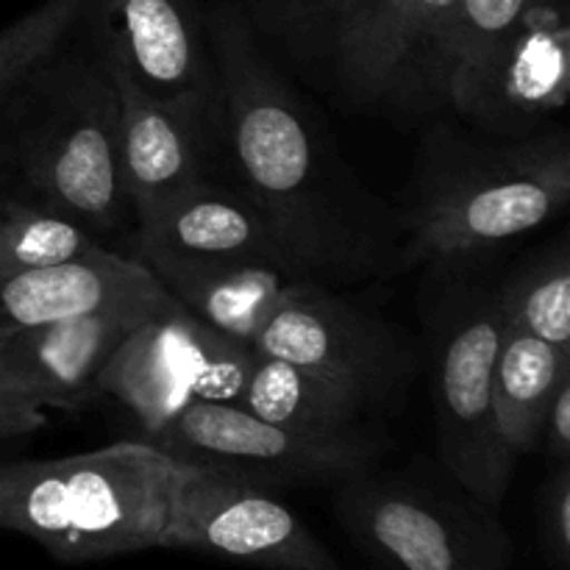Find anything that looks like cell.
I'll return each mask as SVG.
<instances>
[{
    "instance_id": "1",
    "label": "cell",
    "mask_w": 570,
    "mask_h": 570,
    "mask_svg": "<svg viewBox=\"0 0 570 570\" xmlns=\"http://www.w3.org/2000/svg\"><path fill=\"white\" fill-rule=\"evenodd\" d=\"M228 178L306 278L348 284L404 271L399 209L362 184L332 134L267 59L237 3L206 14Z\"/></svg>"
},
{
    "instance_id": "2",
    "label": "cell",
    "mask_w": 570,
    "mask_h": 570,
    "mask_svg": "<svg viewBox=\"0 0 570 570\" xmlns=\"http://www.w3.org/2000/svg\"><path fill=\"white\" fill-rule=\"evenodd\" d=\"M570 198V139L546 128L527 139L434 126L401 193L404 271L460 267L538 232Z\"/></svg>"
},
{
    "instance_id": "3",
    "label": "cell",
    "mask_w": 570,
    "mask_h": 570,
    "mask_svg": "<svg viewBox=\"0 0 570 570\" xmlns=\"http://www.w3.org/2000/svg\"><path fill=\"white\" fill-rule=\"evenodd\" d=\"M14 195L70 217L95 239L126 228L117 92L98 50H59L0 109ZM134 215V212H131Z\"/></svg>"
},
{
    "instance_id": "4",
    "label": "cell",
    "mask_w": 570,
    "mask_h": 570,
    "mask_svg": "<svg viewBox=\"0 0 570 570\" xmlns=\"http://www.w3.org/2000/svg\"><path fill=\"white\" fill-rule=\"evenodd\" d=\"M178 460L145 440L0 465V529L67 566L161 549Z\"/></svg>"
},
{
    "instance_id": "5",
    "label": "cell",
    "mask_w": 570,
    "mask_h": 570,
    "mask_svg": "<svg viewBox=\"0 0 570 570\" xmlns=\"http://www.w3.org/2000/svg\"><path fill=\"white\" fill-rule=\"evenodd\" d=\"M332 507L371 570H510L515 543L499 512L440 465L365 468L332 488Z\"/></svg>"
},
{
    "instance_id": "6",
    "label": "cell",
    "mask_w": 570,
    "mask_h": 570,
    "mask_svg": "<svg viewBox=\"0 0 570 570\" xmlns=\"http://www.w3.org/2000/svg\"><path fill=\"white\" fill-rule=\"evenodd\" d=\"M432 404L440 465L460 488L501 512L518 456L493 410V367L504 337L495 287L451 289L432 312Z\"/></svg>"
},
{
    "instance_id": "7",
    "label": "cell",
    "mask_w": 570,
    "mask_h": 570,
    "mask_svg": "<svg viewBox=\"0 0 570 570\" xmlns=\"http://www.w3.org/2000/svg\"><path fill=\"white\" fill-rule=\"evenodd\" d=\"M254 348L328 379L382 421L401 412L417 376V351L399 326L312 278L284 293Z\"/></svg>"
},
{
    "instance_id": "8",
    "label": "cell",
    "mask_w": 570,
    "mask_h": 570,
    "mask_svg": "<svg viewBox=\"0 0 570 570\" xmlns=\"http://www.w3.org/2000/svg\"><path fill=\"white\" fill-rule=\"evenodd\" d=\"M150 443L181 462L278 493L334 488L343 479L379 465L390 438L384 426L334 434L298 432L262 421L234 404H195Z\"/></svg>"
},
{
    "instance_id": "9",
    "label": "cell",
    "mask_w": 570,
    "mask_h": 570,
    "mask_svg": "<svg viewBox=\"0 0 570 570\" xmlns=\"http://www.w3.org/2000/svg\"><path fill=\"white\" fill-rule=\"evenodd\" d=\"M259 351L217 332L178 301L145 317L106 362L100 399L131 412L145 443L195 404H237Z\"/></svg>"
},
{
    "instance_id": "10",
    "label": "cell",
    "mask_w": 570,
    "mask_h": 570,
    "mask_svg": "<svg viewBox=\"0 0 570 570\" xmlns=\"http://www.w3.org/2000/svg\"><path fill=\"white\" fill-rule=\"evenodd\" d=\"M161 549L259 570H348L276 493L181 460Z\"/></svg>"
},
{
    "instance_id": "11",
    "label": "cell",
    "mask_w": 570,
    "mask_h": 570,
    "mask_svg": "<svg viewBox=\"0 0 570 570\" xmlns=\"http://www.w3.org/2000/svg\"><path fill=\"white\" fill-rule=\"evenodd\" d=\"M566 0H532L523 20L451 81L449 106L479 134L527 139L568 104Z\"/></svg>"
},
{
    "instance_id": "12",
    "label": "cell",
    "mask_w": 570,
    "mask_h": 570,
    "mask_svg": "<svg viewBox=\"0 0 570 570\" xmlns=\"http://www.w3.org/2000/svg\"><path fill=\"white\" fill-rule=\"evenodd\" d=\"M95 50L117 92L120 170L134 217L223 170V115L189 100L156 98L115 56Z\"/></svg>"
},
{
    "instance_id": "13",
    "label": "cell",
    "mask_w": 570,
    "mask_h": 570,
    "mask_svg": "<svg viewBox=\"0 0 570 570\" xmlns=\"http://www.w3.org/2000/svg\"><path fill=\"white\" fill-rule=\"evenodd\" d=\"M81 22L95 48L115 56L156 98L189 100L220 115L198 0H87Z\"/></svg>"
},
{
    "instance_id": "14",
    "label": "cell",
    "mask_w": 570,
    "mask_h": 570,
    "mask_svg": "<svg viewBox=\"0 0 570 570\" xmlns=\"http://www.w3.org/2000/svg\"><path fill=\"white\" fill-rule=\"evenodd\" d=\"M154 312L159 309L81 312L9 334L0 340V387L45 410H83L100 399L98 379L106 362Z\"/></svg>"
},
{
    "instance_id": "15",
    "label": "cell",
    "mask_w": 570,
    "mask_h": 570,
    "mask_svg": "<svg viewBox=\"0 0 570 570\" xmlns=\"http://www.w3.org/2000/svg\"><path fill=\"white\" fill-rule=\"evenodd\" d=\"M134 223V250H154L178 259L273 262L301 273L265 215L232 178L212 176L189 184L181 193L139 212Z\"/></svg>"
},
{
    "instance_id": "16",
    "label": "cell",
    "mask_w": 570,
    "mask_h": 570,
    "mask_svg": "<svg viewBox=\"0 0 570 570\" xmlns=\"http://www.w3.org/2000/svg\"><path fill=\"white\" fill-rule=\"evenodd\" d=\"M148 267L106 254L39 271L0 276V340L22 328L98 309H161L170 304Z\"/></svg>"
},
{
    "instance_id": "17",
    "label": "cell",
    "mask_w": 570,
    "mask_h": 570,
    "mask_svg": "<svg viewBox=\"0 0 570 570\" xmlns=\"http://www.w3.org/2000/svg\"><path fill=\"white\" fill-rule=\"evenodd\" d=\"M131 259L148 267L173 301L198 315L217 332L254 345L284 293L301 273L273 262H209L134 250Z\"/></svg>"
},
{
    "instance_id": "18",
    "label": "cell",
    "mask_w": 570,
    "mask_h": 570,
    "mask_svg": "<svg viewBox=\"0 0 570 570\" xmlns=\"http://www.w3.org/2000/svg\"><path fill=\"white\" fill-rule=\"evenodd\" d=\"M234 406L267 423L298 429V432L334 434L384 426L382 417L371 415L343 387L293 365V362L267 354H256L254 367H250L243 393Z\"/></svg>"
},
{
    "instance_id": "19",
    "label": "cell",
    "mask_w": 570,
    "mask_h": 570,
    "mask_svg": "<svg viewBox=\"0 0 570 570\" xmlns=\"http://www.w3.org/2000/svg\"><path fill=\"white\" fill-rule=\"evenodd\" d=\"M406 0H337L332 20V72L343 109L384 111L395 33Z\"/></svg>"
},
{
    "instance_id": "20",
    "label": "cell",
    "mask_w": 570,
    "mask_h": 570,
    "mask_svg": "<svg viewBox=\"0 0 570 570\" xmlns=\"http://www.w3.org/2000/svg\"><path fill=\"white\" fill-rule=\"evenodd\" d=\"M566 373L568 356L532 334L504 326L493 367V410L501 440L518 460L540 445L546 410Z\"/></svg>"
},
{
    "instance_id": "21",
    "label": "cell",
    "mask_w": 570,
    "mask_h": 570,
    "mask_svg": "<svg viewBox=\"0 0 570 570\" xmlns=\"http://www.w3.org/2000/svg\"><path fill=\"white\" fill-rule=\"evenodd\" d=\"M456 0H406L395 33L384 111L443 109V50L454 20Z\"/></svg>"
},
{
    "instance_id": "22",
    "label": "cell",
    "mask_w": 570,
    "mask_h": 570,
    "mask_svg": "<svg viewBox=\"0 0 570 570\" xmlns=\"http://www.w3.org/2000/svg\"><path fill=\"white\" fill-rule=\"evenodd\" d=\"M495 295L507 328L532 334L570 360V254L566 239L518 267L495 287Z\"/></svg>"
},
{
    "instance_id": "23",
    "label": "cell",
    "mask_w": 570,
    "mask_h": 570,
    "mask_svg": "<svg viewBox=\"0 0 570 570\" xmlns=\"http://www.w3.org/2000/svg\"><path fill=\"white\" fill-rule=\"evenodd\" d=\"M106 250L87 228L59 212L14 193L0 198V276L95 259Z\"/></svg>"
},
{
    "instance_id": "24",
    "label": "cell",
    "mask_w": 570,
    "mask_h": 570,
    "mask_svg": "<svg viewBox=\"0 0 570 570\" xmlns=\"http://www.w3.org/2000/svg\"><path fill=\"white\" fill-rule=\"evenodd\" d=\"M83 9L87 0H45L0 28V109L39 67L67 48L70 33L81 26Z\"/></svg>"
},
{
    "instance_id": "25",
    "label": "cell",
    "mask_w": 570,
    "mask_h": 570,
    "mask_svg": "<svg viewBox=\"0 0 570 570\" xmlns=\"http://www.w3.org/2000/svg\"><path fill=\"white\" fill-rule=\"evenodd\" d=\"M337 0H239L256 37H265L301 67H332Z\"/></svg>"
},
{
    "instance_id": "26",
    "label": "cell",
    "mask_w": 570,
    "mask_h": 570,
    "mask_svg": "<svg viewBox=\"0 0 570 570\" xmlns=\"http://www.w3.org/2000/svg\"><path fill=\"white\" fill-rule=\"evenodd\" d=\"M529 6L532 0H456L443 50L445 106H449L451 81L488 50H493L523 20Z\"/></svg>"
},
{
    "instance_id": "27",
    "label": "cell",
    "mask_w": 570,
    "mask_h": 570,
    "mask_svg": "<svg viewBox=\"0 0 570 570\" xmlns=\"http://www.w3.org/2000/svg\"><path fill=\"white\" fill-rule=\"evenodd\" d=\"M538 540L551 570L570 568V465L557 462L538 495Z\"/></svg>"
},
{
    "instance_id": "28",
    "label": "cell",
    "mask_w": 570,
    "mask_h": 570,
    "mask_svg": "<svg viewBox=\"0 0 570 570\" xmlns=\"http://www.w3.org/2000/svg\"><path fill=\"white\" fill-rule=\"evenodd\" d=\"M45 406L14 390L0 387V443L28 438V434L45 429Z\"/></svg>"
},
{
    "instance_id": "29",
    "label": "cell",
    "mask_w": 570,
    "mask_h": 570,
    "mask_svg": "<svg viewBox=\"0 0 570 570\" xmlns=\"http://www.w3.org/2000/svg\"><path fill=\"white\" fill-rule=\"evenodd\" d=\"M540 443L549 445L554 462H570V373L557 382L543 417Z\"/></svg>"
},
{
    "instance_id": "30",
    "label": "cell",
    "mask_w": 570,
    "mask_h": 570,
    "mask_svg": "<svg viewBox=\"0 0 570 570\" xmlns=\"http://www.w3.org/2000/svg\"><path fill=\"white\" fill-rule=\"evenodd\" d=\"M9 193H14V170H11L9 154H6L3 139H0V198H6Z\"/></svg>"
},
{
    "instance_id": "31",
    "label": "cell",
    "mask_w": 570,
    "mask_h": 570,
    "mask_svg": "<svg viewBox=\"0 0 570 570\" xmlns=\"http://www.w3.org/2000/svg\"><path fill=\"white\" fill-rule=\"evenodd\" d=\"M0 499H3V476H0Z\"/></svg>"
},
{
    "instance_id": "32",
    "label": "cell",
    "mask_w": 570,
    "mask_h": 570,
    "mask_svg": "<svg viewBox=\"0 0 570 570\" xmlns=\"http://www.w3.org/2000/svg\"><path fill=\"white\" fill-rule=\"evenodd\" d=\"M510 570H512V568H510Z\"/></svg>"
}]
</instances>
